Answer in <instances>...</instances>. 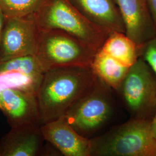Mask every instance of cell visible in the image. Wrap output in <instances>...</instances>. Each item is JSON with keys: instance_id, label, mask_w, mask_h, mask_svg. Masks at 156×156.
<instances>
[{"instance_id": "obj_10", "label": "cell", "mask_w": 156, "mask_h": 156, "mask_svg": "<svg viewBox=\"0 0 156 156\" xmlns=\"http://www.w3.org/2000/svg\"><path fill=\"white\" fill-rule=\"evenodd\" d=\"M41 131L45 140L66 156H91L90 138L79 134L64 116L43 124Z\"/></svg>"}, {"instance_id": "obj_8", "label": "cell", "mask_w": 156, "mask_h": 156, "mask_svg": "<svg viewBox=\"0 0 156 156\" xmlns=\"http://www.w3.org/2000/svg\"><path fill=\"white\" fill-rule=\"evenodd\" d=\"M0 110L11 128L41 125L37 95L33 91L20 88L0 91Z\"/></svg>"}, {"instance_id": "obj_5", "label": "cell", "mask_w": 156, "mask_h": 156, "mask_svg": "<svg viewBox=\"0 0 156 156\" xmlns=\"http://www.w3.org/2000/svg\"><path fill=\"white\" fill-rule=\"evenodd\" d=\"M109 89L98 78L94 87L62 116L79 134L90 139L111 118L113 104Z\"/></svg>"}, {"instance_id": "obj_19", "label": "cell", "mask_w": 156, "mask_h": 156, "mask_svg": "<svg viewBox=\"0 0 156 156\" xmlns=\"http://www.w3.org/2000/svg\"><path fill=\"white\" fill-rule=\"evenodd\" d=\"M6 16L4 14L3 12L0 8V44H1V36L3 31V28L4 27V24L5 22Z\"/></svg>"}, {"instance_id": "obj_14", "label": "cell", "mask_w": 156, "mask_h": 156, "mask_svg": "<svg viewBox=\"0 0 156 156\" xmlns=\"http://www.w3.org/2000/svg\"><path fill=\"white\" fill-rule=\"evenodd\" d=\"M143 46L137 45L126 34H109L101 49L127 67H131L142 55Z\"/></svg>"}, {"instance_id": "obj_2", "label": "cell", "mask_w": 156, "mask_h": 156, "mask_svg": "<svg viewBox=\"0 0 156 156\" xmlns=\"http://www.w3.org/2000/svg\"><path fill=\"white\" fill-rule=\"evenodd\" d=\"M150 120L131 118L91 138V156H156Z\"/></svg>"}, {"instance_id": "obj_20", "label": "cell", "mask_w": 156, "mask_h": 156, "mask_svg": "<svg viewBox=\"0 0 156 156\" xmlns=\"http://www.w3.org/2000/svg\"><path fill=\"white\" fill-rule=\"evenodd\" d=\"M151 126L153 135L156 139V111L154 116L152 118L151 121Z\"/></svg>"}, {"instance_id": "obj_1", "label": "cell", "mask_w": 156, "mask_h": 156, "mask_svg": "<svg viewBox=\"0 0 156 156\" xmlns=\"http://www.w3.org/2000/svg\"><path fill=\"white\" fill-rule=\"evenodd\" d=\"M98 81L91 67H68L46 71L36 92L41 125L64 116Z\"/></svg>"}, {"instance_id": "obj_12", "label": "cell", "mask_w": 156, "mask_h": 156, "mask_svg": "<svg viewBox=\"0 0 156 156\" xmlns=\"http://www.w3.org/2000/svg\"><path fill=\"white\" fill-rule=\"evenodd\" d=\"M90 22L109 33H125L122 17L115 0H69Z\"/></svg>"}, {"instance_id": "obj_13", "label": "cell", "mask_w": 156, "mask_h": 156, "mask_svg": "<svg viewBox=\"0 0 156 156\" xmlns=\"http://www.w3.org/2000/svg\"><path fill=\"white\" fill-rule=\"evenodd\" d=\"M130 67L124 66L100 49L93 58L91 68L111 89L118 91Z\"/></svg>"}, {"instance_id": "obj_15", "label": "cell", "mask_w": 156, "mask_h": 156, "mask_svg": "<svg viewBox=\"0 0 156 156\" xmlns=\"http://www.w3.org/2000/svg\"><path fill=\"white\" fill-rule=\"evenodd\" d=\"M11 71L19 72L31 78L37 91L46 73L35 55L19 57L0 62V73Z\"/></svg>"}, {"instance_id": "obj_6", "label": "cell", "mask_w": 156, "mask_h": 156, "mask_svg": "<svg viewBox=\"0 0 156 156\" xmlns=\"http://www.w3.org/2000/svg\"><path fill=\"white\" fill-rule=\"evenodd\" d=\"M117 92L131 118L151 120L156 111V77L141 57L130 67Z\"/></svg>"}, {"instance_id": "obj_4", "label": "cell", "mask_w": 156, "mask_h": 156, "mask_svg": "<svg viewBox=\"0 0 156 156\" xmlns=\"http://www.w3.org/2000/svg\"><path fill=\"white\" fill-rule=\"evenodd\" d=\"M97 51L60 30L39 29L35 55L45 72L62 68L91 67Z\"/></svg>"}, {"instance_id": "obj_7", "label": "cell", "mask_w": 156, "mask_h": 156, "mask_svg": "<svg viewBox=\"0 0 156 156\" xmlns=\"http://www.w3.org/2000/svg\"><path fill=\"white\" fill-rule=\"evenodd\" d=\"M39 28L33 15L6 17L0 44V62L36 54Z\"/></svg>"}, {"instance_id": "obj_16", "label": "cell", "mask_w": 156, "mask_h": 156, "mask_svg": "<svg viewBox=\"0 0 156 156\" xmlns=\"http://www.w3.org/2000/svg\"><path fill=\"white\" fill-rule=\"evenodd\" d=\"M42 0H0V8L6 17L33 15Z\"/></svg>"}, {"instance_id": "obj_17", "label": "cell", "mask_w": 156, "mask_h": 156, "mask_svg": "<svg viewBox=\"0 0 156 156\" xmlns=\"http://www.w3.org/2000/svg\"><path fill=\"white\" fill-rule=\"evenodd\" d=\"M141 57L151 67L156 77V35L143 46Z\"/></svg>"}, {"instance_id": "obj_9", "label": "cell", "mask_w": 156, "mask_h": 156, "mask_svg": "<svg viewBox=\"0 0 156 156\" xmlns=\"http://www.w3.org/2000/svg\"><path fill=\"white\" fill-rule=\"evenodd\" d=\"M123 19L125 34L143 46L156 35V26L146 0H115Z\"/></svg>"}, {"instance_id": "obj_18", "label": "cell", "mask_w": 156, "mask_h": 156, "mask_svg": "<svg viewBox=\"0 0 156 156\" xmlns=\"http://www.w3.org/2000/svg\"><path fill=\"white\" fill-rule=\"evenodd\" d=\"M156 26V0H146Z\"/></svg>"}, {"instance_id": "obj_3", "label": "cell", "mask_w": 156, "mask_h": 156, "mask_svg": "<svg viewBox=\"0 0 156 156\" xmlns=\"http://www.w3.org/2000/svg\"><path fill=\"white\" fill-rule=\"evenodd\" d=\"M33 15L39 29L60 30L96 51L111 33L90 22L69 0H42Z\"/></svg>"}, {"instance_id": "obj_11", "label": "cell", "mask_w": 156, "mask_h": 156, "mask_svg": "<svg viewBox=\"0 0 156 156\" xmlns=\"http://www.w3.org/2000/svg\"><path fill=\"white\" fill-rule=\"evenodd\" d=\"M41 125L11 127L0 140V156H37L45 140Z\"/></svg>"}]
</instances>
